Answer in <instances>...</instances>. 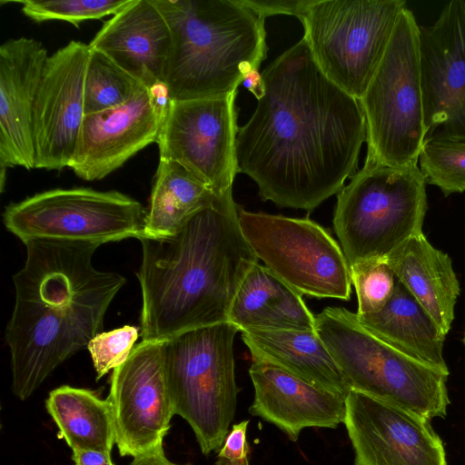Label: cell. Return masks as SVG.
<instances>
[{
  "mask_svg": "<svg viewBox=\"0 0 465 465\" xmlns=\"http://www.w3.org/2000/svg\"><path fill=\"white\" fill-rule=\"evenodd\" d=\"M262 76L264 94L236 136L238 172L262 201L312 212L357 173L362 108L322 73L303 37Z\"/></svg>",
  "mask_w": 465,
  "mask_h": 465,
  "instance_id": "6da1fadb",
  "label": "cell"
},
{
  "mask_svg": "<svg viewBox=\"0 0 465 465\" xmlns=\"http://www.w3.org/2000/svg\"><path fill=\"white\" fill-rule=\"evenodd\" d=\"M13 277L15 306L5 330L12 390L24 401L103 329L125 278L96 270L95 243L33 240Z\"/></svg>",
  "mask_w": 465,
  "mask_h": 465,
  "instance_id": "7a4b0ae2",
  "label": "cell"
},
{
  "mask_svg": "<svg viewBox=\"0 0 465 465\" xmlns=\"http://www.w3.org/2000/svg\"><path fill=\"white\" fill-rule=\"evenodd\" d=\"M229 190L195 212L175 234L140 239L141 337L163 341L228 322L234 296L258 258Z\"/></svg>",
  "mask_w": 465,
  "mask_h": 465,
  "instance_id": "3957f363",
  "label": "cell"
},
{
  "mask_svg": "<svg viewBox=\"0 0 465 465\" xmlns=\"http://www.w3.org/2000/svg\"><path fill=\"white\" fill-rule=\"evenodd\" d=\"M171 32L170 100L231 94L267 55L265 18L241 0H153Z\"/></svg>",
  "mask_w": 465,
  "mask_h": 465,
  "instance_id": "277c9868",
  "label": "cell"
},
{
  "mask_svg": "<svg viewBox=\"0 0 465 465\" xmlns=\"http://www.w3.org/2000/svg\"><path fill=\"white\" fill-rule=\"evenodd\" d=\"M315 331L351 391L409 410L429 420L444 418L450 373L420 362L384 342L343 307L315 316Z\"/></svg>",
  "mask_w": 465,
  "mask_h": 465,
  "instance_id": "5b68a950",
  "label": "cell"
},
{
  "mask_svg": "<svg viewBox=\"0 0 465 465\" xmlns=\"http://www.w3.org/2000/svg\"><path fill=\"white\" fill-rule=\"evenodd\" d=\"M426 180L418 165L364 163L337 193L333 228L350 266L385 258L423 233Z\"/></svg>",
  "mask_w": 465,
  "mask_h": 465,
  "instance_id": "8992f818",
  "label": "cell"
},
{
  "mask_svg": "<svg viewBox=\"0 0 465 465\" xmlns=\"http://www.w3.org/2000/svg\"><path fill=\"white\" fill-rule=\"evenodd\" d=\"M239 330L220 322L163 341V361L173 414L193 429L201 450H220L233 420L239 388L233 341Z\"/></svg>",
  "mask_w": 465,
  "mask_h": 465,
  "instance_id": "52a82bcc",
  "label": "cell"
},
{
  "mask_svg": "<svg viewBox=\"0 0 465 465\" xmlns=\"http://www.w3.org/2000/svg\"><path fill=\"white\" fill-rule=\"evenodd\" d=\"M367 127L365 162L417 165L425 141L419 25L405 7L385 54L359 100Z\"/></svg>",
  "mask_w": 465,
  "mask_h": 465,
  "instance_id": "ba28073f",
  "label": "cell"
},
{
  "mask_svg": "<svg viewBox=\"0 0 465 465\" xmlns=\"http://www.w3.org/2000/svg\"><path fill=\"white\" fill-rule=\"evenodd\" d=\"M403 0H312L300 20L322 73L360 100L391 40Z\"/></svg>",
  "mask_w": 465,
  "mask_h": 465,
  "instance_id": "9c48e42d",
  "label": "cell"
},
{
  "mask_svg": "<svg viewBox=\"0 0 465 465\" xmlns=\"http://www.w3.org/2000/svg\"><path fill=\"white\" fill-rule=\"evenodd\" d=\"M147 210L116 191L53 189L5 208L7 231L24 243L50 240L102 245L143 235Z\"/></svg>",
  "mask_w": 465,
  "mask_h": 465,
  "instance_id": "30bf717a",
  "label": "cell"
},
{
  "mask_svg": "<svg viewBox=\"0 0 465 465\" xmlns=\"http://www.w3.org/2000/svg\"><path fill=\"white\" fill-rule=\"evenodd\" d=\"M242 232L257 258L301 295L348 301L350 265L330 232L309 218L239 211Z\"/></svg>",
  "mask_w": 465,
  "mask_h": 465,
  "instance_id": "8fae6325",
  "label": "cell"
},
{
  "mask_svg": "<svg viewBox=\"0 0 465 465\" xmlns=\"http://www.w3.org/2000/svg\"><path fill=\"white\" fill-rule=\"evenodd\" d=\"M237 93L170 100L156 141L159 160L180 163L219 194L232 190L239 173Z\"/></svg>",
  "mask_w": 465,
  "mask_h": 465,
  "instance_id": "7c38bea8",
  "label": "cell"
},
{
  "mask_svg": "<svg viewBox=\"0 0 465 465\" xmlns=\"http://www.w3.org/2000/svg\"><path fill=\"white\" fill-rule=\"evenodd\" d=\"M426 140L465 142V2L452 0L419 25Z\"/></svg>",
  "mask_w": 465,
  "mask_h": 465,
  "instance_id": "4fadbf2b",
  "label": "cell"
},
{
  "mask_svg": "<svg viewBox=\"0 0 465 465\" xmlns=\"http://www.w3.org/2000/svg\"><path fill=\"white\" fill-rule=\"evenodd\" d=\"M108 400L121 456L136 457L163 445L173 414L163 361V341L134 346L112 373Z\"/></svg>",
  "mask_w": 465,
  "mask_h": 465,
  "instance_id": "5bb4252c",
  "label": "cell"
},
{
  "mask_svg": "<svg viewBox=\"0 0 465 465\" xmlns=\"http://www.w3.org/2000/svg\"><path fill=\"white\" fill-rule=\"evenodd\" d=\"M343 423L355 465H447L430 420L409 410L351 391Z\"/></svg>",
  "mask_w": 465,
  "mask_h": 465,
  "instance_id": "9a60e30c",
  "label": "cell"
},
{
  "mask_svg": "<svg viewBox=\"0 0 465 465\" xmlns=\"http://www.w3.org/2000/svg\"><path fill=\"white\" fill-rule=\"evenodd\" d=\"M169 101L164 84L143 85L126 103L84 115L69 167L86 181L106 177L157 141Z\"/></svg>",
  "mask_w": 465,
  "mask_h": 465,
  "instance_id": "2e32d148",
  "label": "cell"
},
{
  "mask_svg": "<svg viewBox=\"0 0 465 465\" xmlns=\"http://www.w3.org/2000/svg\"><path fill=\"white\" fill-rule=\"evenodd\" d=\"M90 47L70 41L48 56L34 110L35 168L62 170L74 157L84 118Z\"/></svg>",
  "mask_w": 465,
  "mask_h": 465,
  "instance_id": "e0dca14e",
  "label": "cell"
},
{
  "mask_svg": "<svg viewBox=\"0 0 465 465\" xmlns=\"http://www.w3.org/2000/svg\"><path fill=\"white\" fill-rule=\"evenodd\" d=\"M47 51L33 38L0 47V167L35 168L34 110Z\"/></svg>",
  "mask_w": 465,
  "mask_h": 465,
  "instance_id": "ac0fdd59",
  "label": "cell"
},
{
  "mask_svg": "<svg viewBox=\"0 0 465 465\" xmlns=\"http://www.w3.org/2000/svg\"><path fill=\"white\" fill-rule=\"evenodd\" d=\"M249 374L254 388L249 412L274 424L292 441L305 428L335 429L344 420V396L264 361H252Z\"/></svg>",
  "mask_w": 465,
  "mask_h": 465,
  "instance_id": "d6986e66",
  "label": "cell"
},
{
  "mask_svg": "<svg viewBox=\"0 0 465 465\" xmlns=\"http://www.w3.org/2000/svg\"><path fill=\"white\" fill-rule=\"evenodd\" d=\"M148 88L163 84L169 25L153 0L133 3L104 22L89 43Z\"/></svg>",
  "mask_w": 465,
  "mask_h": 465,
  "instance_id": "ffe728a7",
  "label": "cell"
},
{
  "mask_svg": "<svg viewBox=\"0 0 465 465\" xmlns=\"http://www.w3.org/2000/svg\"><path fill=\"white\" fill-rule=\"evenodd\" d=\"M386 258L398 281L447 334L454 319L460 283L449 255L423 233L413 236Z\"/></svg>",
  "mask_w": 465,
  "mask_h": 465,
  "instance_id": "44dd1931",
  "label": "cell"
},
{
  "mask_svg": "<svg viewBox=\"0 0 465 465\" xmlns=\"http://www.w3.org/2000/svg\"><path fill=\"white\" fill-rule=\"evenodd\" d=\"M252 361L275 365L301 380L346 397L351 389L316 331L246 330Z\"/></svg>",
  "mask_w": 465,
  "mask_h": 465,
  "instance_id": "7402d4cb",
  "label": "cell"
},
{
  "mask_svg": "<svg viewBox=\"0 0 465 465\" xmlns=\"http://www.w3.org/2000/svg\"><path fill=\"white\" fill-rule=\"evenodd\" d=\"M228 322L246 330L315 331V316L302 295L265 265H253L232 301Z\"/></svg>",
  "mask_w": 465,
  "mask_h": 465,
  "instance_id": "603a6c76",
  "label": "cell"
},
{
  "mask_svg": "<svg viewBox=\"0 0 465 465\" xmlns=\"http://www.w3.org/2000/svg\"><path fill=\"white\" fill-rule=\"evenodd\" d=\"M357 318L365 329L389 345L450 373L443 356L446 333L397 278L394 292L383 309Z\"/></svg>",
  "mask_w": 465,
  "mask_h": 465,
  "instance_id": "cb8c5ba5",
  "label": "cell"
},
{
  "mask_svg": "<svg viewBox=\"0 0 465 465\" xmlns=\"http://www.w3.org/2000/svg\"><path fill=\"white\" fill-rule=\"evenodd\" d=\"M217 195L180 163L159 160L143 237L175 234L195 212L211 203Z\"/></svg>",
  "mask_w": 465,
  "mask_h": 465,
  "instance_id": "d4e9b609",
  "label": "cell"
},
{
  "mask_svg": "<svg viewBox=\"0 0 465 465\" xmlns=\"http://www.w3.org/2000/svg\"><path fill=\"white\" fill-rule=\"evenodd\" d=\"M46 410L59 429L58 437L74 450L112 451L115 443L111 403L94 391L63 385L53 390Z\"/></svg>",
  "mask_w": 465,
  "mask_h": 465,
  "instance_id": "484cf974",
  "label": "cell"
},
{
  "mask_svg": "<svg viewBox=\"0 0 465 465\" xmlns=\"http://www.w3.org/2000/svg\"><path fill=\"white\" fill-rule=\"evenodd\" d=\"M143 85L104 53L90 48L84 86V114L121 105Z\"/></svg>",
  "mask_w": 465,
  "mask_h": 465,
  "instance_id": "4316f807",
  "label": "cell"
},
{
  "mask_svg": "<svg viewBox=\"0 0 465 465\" xmlns=\"http://www.w3.org/2000/svg\"><path fill=\"white\" fill-rule=\"evenodd\" d=\"M419 162L426 183L446 196L465 191V142L426 140Z\"/></svg>",
  "mask_w": 465,
  "mask_h": 465,
  "instance_id": "83f0119b",
  "label": "cell"
},
{
  "mask_svg": "<svg viewBox=\"0 0 465 465\" xmlns=\"http://www.w3.org/2000/svg\"><path fill=\"white\" fill-rule=\"evenodd\" d=\"M134 0H19L1 1V4L17 3L22 12L31 20L41 23L47 20L65 21L79 27L84 21L101 19L115 15L129 6Z\"/></svg>",
  "mask_w": 465,
  "mask_h": 465,
  "instance_id": "f1b7e54d",
  "label": "cell"
},
{
  "mask_svg": "<svg viewBox=\"0 0 465 465\" xmlns=\"http://www.w3.org/2000/svg\"><path fill=\"white\" fill-rule=\"evenodd\" d=\"M351 282L355 288L358 316L380 312L391 300L396 276L386 258H373L350 266Z\"/></svg>",
  "mask_w": 465,
  "mask_h": 465,
  "instance_id": "f546056e",
  "label": "cell"
},
{
  "mask_svg": "<svg viewBox=\"0 0 465 465\" xmlns=\"http://www.w3.org/2000/svg\"><path fill=\"white\" fill-rule=\"evenodd\" d=\"M140 328L132 325L103 331L96 334L88 343L96 380L124 362L130 356L138 340Z\"/></svg>",
  "mask_w": 465,
  "mask_h": 465,
  "instance_id": "4dcf8cb0",
  "label": "cell"
},
{
  "mask_svg": "<svg viewBox=\"0 0 465 465\" xmlns=\"http://www.w3.org/2000/svg\"><path fill=\"white\" fill-rule=\"evenodd\" d=\"M249 420L234 424L219 450L216 465H249L246 431Z\"/></svg>",
  "mask_w": 465,
  "mask_h": 465,
  "instance_id": "1f68e13d",
  "label": "cell"
},
{
  "mask_svg": "<svg viewBox=\"0 0 465 465\" xmlns=\"http://www.w3.org/2000/svg\"><path fill=\"white\" fill-rule=\"evenodd\" d=\"M245 5L266 18L274 15H289L299 20L312 0H241Z\"/></svg>",
  "mask_w": 465,
  "mask_h": 465,
  "instance_id": "d6a6232c",
  "label": "cell"
},
{
  "mask_svg": "<svg viewBox=\"0 0 465 465\" xmlns=\"http://www.w3.org/2000/svg\"><path fill=\"white\" fill-rule=\"evenodd\" d=\"M72 460L74 465H114L111 453L91 450H74Z\"/></svg>",
  "mask_w": 465,
  "mask_h": 465,
  "instance_id": "836d02e7",
  "label": "cell"
},
{
  "mask_svg": "<svg viewBox=\"0 0 465 465\" xmlns=\"http://www.w3.org/2000/svg\"><path fill=\"white\" fill-rule=\"evenodd\" d=\"M129 465H180L170 461L163 445L133 458Z\"/></svg>",
  "mask_w": 465,
  "mask_h": 465,
  "instance_id": "e575fe53",
  "label": "cell"
},
{
  "mask_svg": "<svg viewBox=\"0 0 465 465\" xmlns=\"http://www.w3.org/2000/svg\"><path fill=\"white\" fill-rule=\"evenodd\" d=\"M242 84H243V87L251 92L257 100L262 98L264 94V83L259 70L252 69L244 75Z\"/></svg>",
  "mask_w": 465,
  "mask_h": 465,
  "instance_id": "d590c367",
  "label": "cell"
},
{
  "mask_svg": "<svg viewBox=\"0 0 465 465\" xmlns=\"http://www.w3.org/2000/svg\"><path fill=\"white\" fill-rule=\"evenodd\" d=\"M464 341H465V338H464Z\"/></svg>",
  "mask_w": 465,
  "mask_h": 465,
  "instance_id": "8d00e7d4",
  "label": "cell"
}]
</instances>
